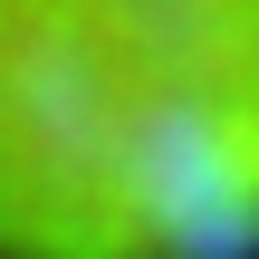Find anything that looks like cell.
<instances>
[{"label":"cell","instance_id":"6da1fadb","mask_svg":"<svg viewBox=\"0 0 259 259\" xmlns=\"http://www.w3.org/2000/svg\"><path fill=\"white\" fill-rule=\"evenodd\" d=\"M0 259H259V0H0Z\"/></svg>","mask_w":259,"mask_h":259}]
</instances>
